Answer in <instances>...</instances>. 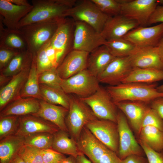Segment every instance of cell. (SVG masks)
I'll use <instances>...</instances> for the list:
<instances>
[{"label": "cell", "instance_id": "8d00e7d4", "mask_svg": "<svg viewBox=\"0 0 163 163\" xmlns=\"http://www.w3.org/2000/svg\"><path fill=\"white\" fill-rule=\"evenodd\" d=\"M62 79L60 77L56 68L46 70L39 75L40 84L59 89H62L61 84Z\"/></svg>", "mask_w": 163, "mask_h": 163}, {"label": "cell", "instance_id": "e575fe53", "mask_svg": "<svg viewBox=\"0 0 163 163\" xmlns=\"http://www.w3.org/2000/svg\"><path fill=\"white\" fill-rule=\"evenodd\" d=\"M53 134L47 132H40L24 136V144L40 149L52 148Z\"/></svg>", "mask_w": 163, "mask_h": 163}, {"label": "cell", "instance_id": "f907efd6", "mask_svg": "<svg viewBox=\"0 0 163 163\" xmlns=\"http://www.w3.org/2000/svg\"><path fill=\"white\" fill-rule=\"evenodd\" d=\"M157 47L160 56L163 62V37L160 40Z\"/></svg>", "mask_w": 163, "mask_h": 163}, {"label": "cell", "instance_id": "44dd1931", "mask_svg": "<svg viewBox=\"0 0 163 163\" xmlns=\"http://www.w3.org/2000/svg\"><path fill=\"white\" fill-rule=\"evenodd\" d=\"M33 6L18 5L8 0H0V18L6 28L11 30H18L21 20L31 10Z\"/></svg>", "mask_w": 163, "mask_h": 163}, {"label": "cell", "instance_id": "5bb4252c", "mask_svg": "<svg viewBox=\"0 0 163 163\" xmlns=\"http://www.w3.org/2000/svg\"><path fill=\"white\" fill-rule=\"evenodd\" d=\"M133 69L128 56L116 57L97 78L99 83L116 85L122 83Z\"/></svg>", "mask_w": 163, "mask_h": 163}, {"label": "cell", "instance_id": "f5cc1de1", "mask_svg": "<svg viewBox=\"0 0 163 163\" xmlns=\"http://www.w3.org/2000/svg\"><path fill=\"white\" fill-rule=\"evenodd\" d=\"M9 163H27L18 155L15 156Z\"/></svg>", "mask_w": 163, "mask_h": 163}, {"label": "cell", "instance_id": "277c9868", "mask_svg": "<svg viewBox=\"0 0 163 163\" xmlns=\"http://www.w3.org/2000/svg\"><path fill=\"white\" fill-rule=\"evenodd\" d=\"M75 21L69 17L61 19L52 38L43 47L56 55L59 62L73 50Z\"/></svg>", "mask_w": 163, "mask_h": 163}, {"label": "cell", "instance_id": "484cf974", "mask_svg": "<svg viewBox=\"0 0 163 163\" xmlns=\"http://www.w3.org/2000/svg\"><path fill=\"white\" fill-rule=\"evenodd\" d=\"M4 26L0 18V47L18 51L27 50L26 41L19 30H9Z\"/></svg>", "mask_w": 163, "mask_h": 163}, {"label": "cell", "instance_id": "5b68a950", "mask_svg": "<svg viewBox=\"0 0 163 163\" xmlns=\"http://www.w3.org/2000/svg\"><path fill=\"white\" fill-rule=\"evenodd\" d=\"M70 97L69 106L65 121L70 136L77 142L84 127L90 122L98 118L80 98Z\"/></svg>", "mask_w": 163, "mask_h": 163}, {"label": "cell", "instance_id": "7a4b0ae2", "mask_svg": "<svg viewBox=\"0 0 163 163\" xmlns=\"http://www.w3.org/2000/svg\"><path fill=\"white\" fill-rule=\"evenodd\" d=\"M158 86L156 82L123 83L116 85H109L106 89L115 103L127 101L150 103L155 98L163 97V93L158 91Z\"/></svg>", "mask_w": 163, "mask_h": 163}, {"label": "cell", "instance_id": "b9f144b4", "mask_svg": "<svg viewBox=\"0 0 163 163\" xmlns=\"http://www.w3.org/2000/svg\"><path fill=\"white\" fill-rule=\"evenodd\" d=\"M137 141L144 151L149 163H163V151L157 152L138 139Z\"/></svg>", "mask_w": 163, "mask_h": 163}, {"label": "cell", "instance_id": "9c48e42d", "mask_svg": "<svg viewBox=\"0 0 163 163\" xmlns=\"http://www.w3.org/2000/svg\"><path fill=\"white\" fill-rule=\"evenodd\" d=\"M117 123L119 136L117 155L120 158L123 160L132 155L145 156L144 151L136 139L126 117L120 110L118 112Z\"/></svg>", "mask_w": 163, "mask_h": 163}, {"label": "cell", "instance_id": "9a60e30c", "mask_svg": "<svg viewBox=\"0 0 163 163\" xmlns=\"http://www.w3.org/2000/svg\"><path fill=\"white\" fill-rule=\"evenodd\" d=\"M128 57L133 68H153L163 70V62L157 46L135 47Z\"/></svg>", "mask_w": 163, "mask_h": 163}, {"label": "cell", "instance_id": "603a6c76", "mask_svg": "<svg viewBox=\"0 0 163 163\" xmlns=\"http://www.w3.org/2000/svg\"><path fill=\"white\" fill-rule=\"evenodd\" d=\"M40 102L38 111L32 114L53 123L60 130L69 133L65 121L68 109L61 106L49 103L43 100H40Z\"/></svg>", "mask_w": 163, "mask_h": 163}, {"label": "cell", "instance_id": "1f68e13d", "mask_svg": "<svg viewBox=\"0 0 163 163\" xmlns=\"http://www.w3.org/2000/svg\"><path fill=\"white\" fill-rule=\"evenodd\" d=\"M138 136L152 149L163 151V131L153 126H145L142 127Z\"/></svg>", "mask_w": 163, "mask_h": 163}, {"label": "cell", "instance_id": "60d3db41", "mask_svg": "<svg viewBox=\"0 0 163 163\" xmlns=\"http://www.w3.org/2000/svg\"><path fill=\"white\" fill-rule=\"evenodd\" d=\"M43 163H59L66 157L52 148L40 149Z\"/></svg>", "mask_w": 163, "mask_h": 163}, {"label": "cell", "instance_id": "f35d334b", "mask_svg": "<svg viewBox=\"0 0 163 163\" xmlns=\"http://www.w3.org/2000/svg\"><path fill=\"white\" fill-rule=\"evenodd\" d=\"M18 155L27 163H43L40 149L24 144Z\"/></svg>", "mask_w": 163, "mask_h": 163}, {"label": "cell", "instance_id": "4dcf8cb0", "mask_svg": "<svg viewBox=\"0 0 163 163\" xmlns=\"http://www.w3.org/2000/svg\"><path fill=\"white\" fill-rule=\"evenodd\" d=\"M39 75L35 56H34L27 79L20 93L21 97H33L40 100H42L40 92Z\"/></svg>", "mask_w": 163, "mask_h": 163}, {"label": "cell", "instance_id": "836d02e7", "mask_svg": "<svg viewBox=\"0 0 163 163\" xmlns=\"http://www.w3.org/2000/svg\"><path fill=\"white\" fill-rule=\"evenodd\" d=\"M104 45L116 57L129 56L136 47L123 38L106 40Z\"/></svg>", "mask_w": 163, "mask_h": 163}, {"label": "cell", "instance_id": "f6af8a7d", "mask_svg": "<svg viewBox=\"0 0 163 163\" xmlns=\"http://www.w3.org/2000/svg\"><path fill=\"white\" fill-rule=\"evenodd\" d=\"M158 22L163 23L162 5H158L156 6L150 18L148 25Z\"/></svg>", "mask_w": 163, "mask_h": 163}, {"label": "cell", "instance_id": "681fc988", "mask_svg": "<svg viewBox=\"0 0 163 163\" xmlns=\"http://www.w3.org/2000/svg\"><path fill=\"white\" fill-rule=\"evenodd\" d=\"M14 5L19 6H29L30 4L27 0H8Z\"/></svg>", "mask_w": 163, "mask_h": 163}, {"label": "cell", "instance_id": "f546056e", "mask_svg": "<svg viewBox=\"0 0 163 163\" xmlns=\"http://www.w3.org/2000/svg\"><path fill=\"white\" fill-rule=\"evenodd\" d=\"M33 56L27 50L20 51L7 66L0 71V74L10 78L31 66Z\"/></svg>", "mask_w": 163, "mask_h": 163}, {"label": "cell", "instance_id": "816d5d0a", "mask_svg": "<svg viewBox=\"0 0 163 163\" xmlns=\"http://www.w3.org/2000/svg\"><path fill=\"white\" fill-rule=\"evenodd\" d=\"M59 163H77L76 158L72 156H69Z\"/></svg>", "mask_w": 163, "mask_h": 163}, {"label": "cell", "instance_id": "d6986e66", "mask_svg": "<svg viewBox=\"0 0 163 163\" xmlns=\"http://www.w3.org/2000/svg\"><path fill=\"white\" fill-rule=\"evenodd\" d=\"M60 130L53 123L33 114L19 117V125L15 134L25 136L30 134L47 132L52 134Z\"/></svg>", "mask_w": 163, "mask_h": 163}, {"label": "cell", "instance_id": "d590c367", "mask_svg": "<svg viewBox=\"0 0 163 163\" xmlns=\"http://www.w3.org/2000/svg\"><path fill=\"white\" fill-rule=\"evenodd\" d=\"M19 125V117H0V140L15 134Z\"/></svg>", "mask_w": 163, "mask_h": 163}, {"label": "cell", "instance_id": "7dc6e473", "mask_svg": "<svg viewBox=\"0 0 163 163\" xmlns=\"http://www.w3.org/2000/svg\"><path fill=\"white\" fill-rule=\"evenodd\" d=\"M121 163H149L147 158L145 156L132 155L121 160Z\"/></svg>", "mask_w": 163, "mask_h": 163}, {"label": "cell", "instance_id": "4fadbf2b", "mask_svg": "<svg viewBox=\"0 0 163 163\" xmlns=\"http://www.w3.org/2000/svg\"><path fill=\"white\" fill-rule=\"evenodd\" d=\"M163 37V23L151 27L139 26L123 38L136 47L157 46Z\"/></svg>", "mask_w": 163, "mask_h": 163}, {"label": "cell", "instance_id": "ee69618b", "mask_svg": "<svg viewBox=\"0 0 163 163\" xmlns=\"http://www.w3.org/2000/svg\"><path fill=\"white\" fill-rule=\"evenodd\" d=\"M121 161L115 152L108 149L97 163H121Z\"/></svg>", "mask_w": 163, "mask_h": 163}, {"label": "cell", "instance_id": "d4e9b609", "mask_svg": "<svg viewBox=\"0 0 163 163\" xmlns=\"http://www.w3.org/2000/svg\"><path fill=\"white\" fill-rule=\"evenodd\" d=\"M116 57L105 45H102L89 53L87 69L97 77Z\"/></svg>", "mask_w": 163, "mask_h": 163}, {"label": "cell", "instance_id": "2e32d148", "mask_svg": "<svg viewBox=\"0 0 163 163\" xmlns=\"http://www.w3.org/2000/svg\"><path fill=\"white\" fill-rule=\"evenodd\" d=\"M126 117L130 126L138 136L142 128L149 103L138 101H124L115 103Z\"/></svg>", "mask_w": 163, "mask_h": 163}, {"label": "cell", "instance_id": "8fae6325", "mask_svg": "<svg viewBox=\"0 0 163 163\" xmlns=\"http://www.w3.org/2000/svg\"><path fill=\"white\" fill-rule=\"evenodd\" d=\"M85 126L99 141L117 155L119 136L117 123L97 119L90 122Z\"/></svg>", "mask_w": 163, "mask_h": 163}, {"label": "cell", "instance_id": "3957f363", "mask_svg": "<svg viewBox=\"0 0 163 163\" xmlns=\"http://www.w3.org/2000/svg\"><path fill=\"white\" fill-rule=\"evenodd\" d=\"M61 19L30 24L18 29L26 41L27 50L33 56L52 38Z\"/></svg>", "mask_w": 163, "mask_h": 163}, {"label": "cell", "instance_id": "c3c4849f", "mask_svg": "<svg viewBox=\"0 0 163 163\" xmlns=\"http://www.w3.org/2000/svg\"><path fill=\"white\" fill-rule=\"evenodd\" d=\"M77 163H93L88 159L85 155L82 153L77 156L76 158Z\"/></svg>", "mask_w": 163, "mask_h": 163}, {"label": "cell", "instance_id": "74e56055", "mask_svg": "<svg viewBox=\"0 0 163 163\" xmlns=\"http://www.w3.org/2000/svg\"><path fill=\"white\" fill-rule=\"evenodd\" d=\"M104 14L110 17L120 14L121 5L117 0H91Z\"/></svg>", "mask_w": 163, "mask_h": 163}, {"label": "cell", "instance_id": "ac0fdd59", "mask_svg": "<svg viewBox=\"0 0 163 163\" xmlns=\"http://www.w3.org/2000/svg\"><path fill=\"white\" fill-rule=\"evenodd\" d=\"M89 53L72 50L56 68L62 79L68 78L87 69Z\"/></svg>", "mask_w": 163, "mask_h": 163}, {"label": "cell", "instance_id": "ffe728a7", "mask_svg": "<svg viewBox=\"0 0 163 163\" xmlns=\"http://www.w3.org/2000/svg\"><path fill=\"white\" fill-rule=\"evenodd\" d=\"M139 26L136 21L120 14L109 18L101 34L106 40L121 38Z\"/></svg>", "mask_w": 163, "mask_h": 163}, {"label": "cell", "instance_id": "8992f818", "mask_svg": "<svg viewBox=\"0 0 163 163\" xmlns=\"http://www.w3.org/2000/svg\"><path fill=\"white\" fill-rule=\"evenodd\" d=\"M75 21L84 22L101 33L110 17L103 13L91 0L77 1L66 13Z\"/></svg>", "mask_w": 163, "mask_h": 163}, {"label": "cell", "instance_id": "bcb514c9", "mask_svg": "<svg viewBox=\"0 0 163 163\" xmlns=\"http://www.w3.org/2000/svg\"><path fill=\"white\" fill-rule=\"evenodd\" d=\"M149 106L157 112L163 120V97L153 100L150 103Z\"/></svg>", "mask_w": 163, "mask_h": 163}, {"label": "cell", "instance_id": "cb8c5ba5", "mask_svg": "<svg viewBox=\"0 0 163 163\" xmlns=\"http://www.w3.org/2000/svg\"><path fill=\"white\" fill-rule=\"evenodd\" d=\"M40 102V100L33 97H20L8 105L0 111V117H20L35 113L39 109Z\"/></svg>", "mask_w": 163, "mask_h": 163}, {"label": "cell", "instance_id": "db71d44e", "mask_svg": "<svg viewBox=\"0 0 163 163\" xmlns=\"http://www.w3.org/2000/svg\"><path fill=\"white\" fill-rule=\"evenodd\" d=\"M156 88L158 91L161 93H163V84L158 86Z\"/></svg>", "mask_w": 163, "mask_h": 163}, {"label": "cell", "instance_id": "4316f807", "mask_svg": "<svg viewBox=\"0 0 163 163\" xmlns=\"http://www.w3.org/2000/svg\"><path fill=\"white\" fill-rule=\"evenodd\" d=\"M24 137L14 134L0 140V163H9L24 144Z\"/></svg>", "mask_w": 163, "mask_h": 163}, {"label": "cell", "instance_id": "83f0119b", "mask_svg": "<svg viewBox=\"0 0 163 163\" xmlns=\"http://www.w3.org/2000/svg\"><path fill=\"white\" fill-rule=\"evenodd\" d=\"M52 149L63 154L76 158L82 153L79 150L77 142L69 133L59 130L53 134Z\"/></svg>", "mask_w": 163, "mask_h": 163}, {"label": "cell", "instance_id": "7402d4cb", "mask_svg": "<svg viewBox=\"0 0 163 163\" xmlns=\"http://www.w3.org/2000/svg\"><path fill=\"white\" fill-rule=\"evenodd\" d=\"M31 66L13 76L6 84L1 88L0 111L8 105L21 97L20 93L27 79Z\"/></svg>", "mask_w": 163, "mask_h": 163}, {"label": "cell", "instance_id": "ab89813d", "mask_svg": "<svg viewBox=\"0 0 163 163\" xmlns=\"http://www.w3.org/2000/svg\"><path fill=\"white\" fill-rule=\"evenodd\" d=\"M147 126H153L163 131V120L150 106L144 118L142 127Z\"/></svg>", "mask_w": 163, "mask_h": 163}, {"label": "cell", "instance_id": "7c38bea8", "mask_svg": "<svg viewBox=\"0 0 163 163\" xmlns=\"http://www.w3.org/2000/svg\"><path fill=\"white\" fill-rule=\"evenodd\" d=\"M158 4L156 0H129L121 5L120 14L144 26Z\"/></svg>", "mask_w": 163, "mask_h": 163}, {"label": "cell", "instance_id": "e0dca14e", "mask_svg": "<svg viewBox=\"0 0 163 163\" xmlns=\"http://www.w3.org/2000/svg\"><path fill=\"white\" fill-rule=\"evenodd\" d=\"M77 143L79 150L93 163H97L109 149L86 126L83 128Z\"/></svg>", "mask_w": 163, "mask_h": 163}, {"label": "cell", "instance_id": "6da1fadb", "mask_svg": "<svg viewBox=\"0 0 163 163\" xmlns=\"http://www.w3.org/2000/svg\"><path fill=\"white\" fill-rule=\"evenodd\" d=\"M75 0H33L31 11L20 21L22 26L39 22L59 20L66 17L67 11L75 4Z\"/></svg>", "mask_w": 163, "mask_h": 163}, {"label": "cell", "instance_id": "7bdbcfd3", "mask_svg": "<svg viewBox=\"0 0 163 163\" xmlns=\"http://www.w3.org/2000/svg\"><path fill=\"white\" fill-rule=\"evenodd\" d=\"M20 51L0 47V70L4 69L13 57Z\"/></svg>", "mask_w": 163, "mask_h": 163}, {"label": "cell", "instance_id": "f1b7e54d", "mask_svg": "<svg viewBox=\"0 0 163 163\" xmlns=\"http://www.w3.org/2000/svg\"><path fill=\"white\" fill-rule=\"evenodd\" d=\"M163 80V70L153 68H134L122 83H152Z\"/></svg>", "mask_w": 163, "mask_h": 163}, {"label": "cell", "instance_id": "11a10c76", "mask_svg": "<svg viewBox=\"0 0 163 163\" xmlns=\"http://www.w3.org/2000/svg\"><path fill=\"white\" fill-rule=\"evenodd\" d=\"M158 4H159L163 6V0H157Z\"/></svg>", "mask_w": 163, "mask_h": 163}, {"label": "cell", "instance_id": "52a82bcc", "mask_svg": "<svg viewBox=\"0 0 163 163\" xmlns=\"http://www.w3.org/2000/svg\"><path fill=\"white\" fill-rule=\"evenodd\" d=\"M97 77L86 69L66 79H62L61 86L66 94H75L80 98L93 94L100 87Z\"/></svg>", "mask_w": 163, "mask_h": 163}, {"label": "cell", "instance_id": "ba28073f", "mask_svg": "<svg viewBox=\"0 0 163 163\" xmlns=\"http://www.w3.org/2000/svg\"><path fill=\"white\" fill-rule=\"evenodd\" d=\"M80 98L90 108L98 119L117 123V108L106 88L100 86L92 94Z\"/></svg>", "mask_w": 163, "mask_h": 163}, {"label": "cell", "instance_id": "30bf717a", "mask_svg": "<svg viewBox=\"0 0 163 163\" xmlns=\"http://www.w3.org/2000/svg\"><path fill=\"white\" fill-rule=\"evenodd\" d=\"M106 41L101 33L90 25L75 21L73 50L90 53L104 45Z\"/></svg>", "mask_w": 163, "mask_h": 163}, {"label": "cell", "instance_id": "d6a6232c", "mask_svg": "<svg viewBox=\"0 0 163 163\" xmlns=\"http://www.w3.org/2000/svg\"><path fill=\"white\" fill-rule=\"evenodd\" d=\"M42 100L52 104L62 106L69 109L70 97L62 89H59L40 84Z\"/></svg>", "mask_w": 163, "mask_h": 163}]
</instances>
